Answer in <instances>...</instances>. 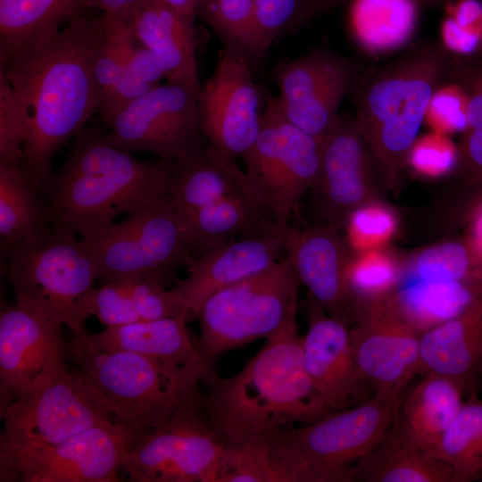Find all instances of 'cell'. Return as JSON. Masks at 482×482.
Returning a JSON list of instances; mask_svg holds the SVG:
<instances>
[{
  "instance_id": "6da1fadb",
  "label": "cell",
  "mask_w": 482,
  "mask_h": 482,
  "mask_svg": "<svg viewBox=\"0 0 482 482\" xmlns=\"http://www.w3.org/2000/svg\"><path fill=\"white\" fill-rule=\"evenodd\" d=\"M104 12L82 14L59 32L0 62L23 112V159L37 190L54 172L51 163L97 111L94 60Z\"/></svg>"
},
{
  "instance_id": "7a4b0ae2",
  "label": "cell",
  "mask_w": 482,
  "mask_h": 482,
  "mask_svg": "<svg viewBox=\"0 0 482 482\" xmlns=\"http://www.w3.org/2000/svg\"><path fill=\"white\" fill-rule=\"evenodd\" d=\"M296 312L238 373L220 378L212 371L204 380L203 408L224 444H241L290 423L310 424L334 411L304 370Z\"/></svg>"
},
{
  "instance_id": "3957f363",
  "label": "cell",
  "mask_w": 482,
  "mask_h": 482,
  "mask_svg": "<svg viewBox=\"0 0 482 482\" xmlns=\"http://www.w3.org/2000/svg\"><path fill=\"white\" fill-rule=\"evenodd\" d=\"M175 161H143L114 145L108 133L85 126L43 190L52 226L92 240L120 214H130L167 192Z\"/></svg>"
},
{
  "instance_id": "277c9868",
  "label": "cell",
  "mask_w": 482,
  "mask_h": 482,
  "mask_svg": "<svg viewBox=\"0 0 482 482\" xmlns=\"http://www.w3.org/2000/svg\"><path fill=\"white\" fill-rule=\"evenodd\" d=\"M455 61L442 46H419L358 77L350 93L353 123L390 179L407 159L431 100Z\"/></svg>"
},
{
  "instance_id": "5b68a950",
  "label": "cell",
  "mask_w": 482,
  "mask_h": 482,
  "mask_svg": "<svg viewBox=\"0 0 482 482\" xmlns=\"http://www.w3.org/2000/svg\"><path fill=\"white\" fill-rule=\"evenodd\" d=\"M68 350L118 420L137 436L198 397L200 385L214 371L203 362L176 365L133 353L97 351L76 336Z\"/></svg>"
},
{
  "instance_id": "8992f818",
  "label": "cell",
  "mask_w": 482,
  "mask_h": 482,
  "mask_svg": "<svg viewBox=\"0 0 482 482\" xmlns=\"http://www.w3.org/2000/svg\"><path fill=\"white\" fill-rule=\"evenodd\" d=\"M6 273L15 304L87 334L80 303L98 279L95 260L79 236L52 226L37 238L7 250Z\"/></svg>"
},
{
  "instance_id": "52a82bcc",
  "label": "cell",
  "mask_w": 482,
  "mask_h": 482,
  "mask_svg": "<svg viewBox=\"0 0 482 482\" xmlns=\"http://www.w3.org/2000/svg\"><path fill=\"white\" fill-rule=\"evenodd\" d=\"M299 285L286 256L265 271L209 295L195 312L202 362L213 370L225 353L277 331L297 312Z\"/></svg>"
},
{
  "instance_id": "ba28073f",
  "label": "cell",
  "mask_w": 482,
  "mask_h": 482,
  "mask_svg": "<svg viewBox=\"0 0 482 482\" xmlns=\"http://www.w3.org/2000/svg\"><path fill=\"white\" fill-rule=\"evenodd\" d=\"M0 414V457L53 445L92 427L119 421L93 381L66 365L40 378Z\"/></svg>"
},
{
  "instance_id": "9c48e42d",
  "label": "cell",
  "mask_w": 482,
  "mask_h": 482,
  "mask_svg": "<svg viewBox=\"0 0 482 482\" xmlns=\"http://www.w3.org/2000/svg\"><path fill=\"white\" fill-rule=\"evenodd\" d=\"M81 241L95 260L102 283L154 278L165 285L195 260L185 221L168 192L97 237Z\"/></svg>"
},
{
  "instance_id": "30bf717a",
  "label": "cell",
  "mask_w": 482,
  "mask_h": 482,
  "mask_svg": "<svg viewBox=\"0 0 482 482\" xmlns=\"http://www.w3.org/2000/svg\"><path fill=\"white\" fill-rule=\"evenodd\" d=\"M323 140L304 132L269 97L259 135L241 158L256 198L278 221L290 223L292 210L315 182Z\"/></svg>"
},
{
  "instance_id": "8fae6325",
  "label": "cell",
  "mask_w": 482,
  "mask_h": 482,
  "mask_svg": "<svg viewBox=\"0 0 482 482\" xmlns=\"http://www.w3.org/2000/svg\"><path fill=\"white\" fill-rule=\"evenodd\" d=\"M203 393L140 435L121 470L131 482H217L225 444L208 422Z\"/></svg>"
},
{
  "instance_id": "7c38bea8",
  "label": "cell",
  "mask_w": 482,
  "mask_h": 482,
  "mask_svg": "<svg viewBox=\"0 0 482 482\" xmlns=\"http://www.w3.org/2000/svg\"><path fill=\"white\" fill-rule=\"evenodd\" d=\"M400 396L374 394L362 403L278 432L304 457L321 482L355 480L359 465L395 420Z\"/></svg>"
},
{
  "instance_id": "4fadbf2b",
  "label": "cell",
  "mask_w": 482,
  "mask_h": 482,
  "mask_svg": "<svg viewBox=\"0 0 482 482\" xmlns=\"http://www.w3.org/2000/svg\"><path fill=\"white\" fill-rule=\"evenodd\" d=\"M110 141L129 152L146 151L179 161L208 145L200 123L197 94L166 82L130 102L106 123Z\"/></svg>"
},
{
  "instance_id": "5bb4252c",
  "label": "cell",
  "mask_w": 482,
  "mask_h": 482,
  "mask_svg": "<svg viewBox=\"0 0 482 482\" xmlns=\"http://www.w3.org/2000/svg\"><path fill=\"white\" fill-rule=\"evenodd\" d=\"M137 437L120 421L95 426L53 445L0 457V481L117 482Z\"/></svg>"
},
{
  "instance_id": "9a60e30c",
  "label": "cell",
  "mask_w": 482,
  "mask_h": 482,
  "mask_svg": "<svg viewBox=\"0 0 482 482\" xmlns=\"http://www.w3.org/2000/svg\"><path fill=\"white\" fill-rule=\"evenodd\" d=\"M269 97L254 80V69L239 53L222 48L197 100L203 134L210 147L236 161L256 140Z\"/></svg>"
},
{
  "instance_id": "2e32d148",
  "label": "cell",
  "mask_w": 482,
  "mask_h": 482,
  "mask_svg": "<svg viewBox=\"0 0 482 482\" xmlns=\"http://www.w3.org/2000/svg\"><path fill=\"white\" fill-rule=\"evenodd\" d=\"M355 64L328 47L278 62L273 70L276 96L286 117L311 136L324 140L343 99L358 77Z\"/></svg>"
},
{
  "instance_id": "e0dca14e",
  "label": "cell",
  "mask_w": 482,
  "mask_h": 482,
  "mask_svg": "<svg viewBox=\"0 0 482 482\" xmlns=\"http://www.w3.org/2000/svg\"><path fill=\"white\" fill-rule=\"evenodd\" d=\"M350 337L357 369L375 394L400 396L420 373L421 333L407 323L386 299L353 308Z\"/></svg>"
},
{
  "instance_id": "ac0fdd59",
  "label": "cell",
  "mask_w": 482,
  "mask_h": 482,
  "mask_svg": "<svg viewBox=\"0 0 482 482\" xmlns=\"http://www.w3.org/2000/svg\"><path fill=\"white\" fill-rule=\"evenodd\" d=\"M60 322L9 306L0 315V413L46 374L65 365Z\"/></svg>"
},
{
  "instance_id": "d6986e66",
  "label": "cell",
  "mask_w": 482,
  "mask_h": 482,
  "mask_svg": "<svg viewBox=\"0 0 482 482\" xmlns=\"http://www.w3.org/2000/svg\"><path fill=\"white\" fill-rule=\"evenodd\" d=\"M290 224L249 237L221 243L195 258L189 274L177 280L175 288L190 313L195 314L215 291L258 275L271 266L285 251Z\"/></svg>"
},
{
  "instance_id": "ffe728a7",
  "label": "cell",
  "mask_w": 482,
  "mask_h": 482,
  "mask_svg": "<svg viewBox=\"0 0 482 482\" xmlns=\"http://www.w3.org/2000/svg\"><path fill=\"white\" fill-rule=\"evenodd\" d=\"M311 188L320 217L333 227L344 223L353 210L366 203L367 150L353 120L338 116L324 138L320 170Z\"/></svg>"
},
{
  "instance_id": "44dd1931",
  "label": "cell",
  "mask_w": 482,
  "mask_h": 482,
  "mask_svg": "<svg viewBox=\"0 0 482 482\" xmlns=\"http://www.w3.org/2000/svg\"><path fill=\"white\" fill-rule=\"evenodd\" d=\"M302 346L304 370L326 403L334 411L357 403L368 385L357 369L345 320L311 306Z\"/></svg>"
},
{
  "instance_id": "7402d4cb",
  "label": "cell",
  "mask_w": 482,
  "mask_h": 482,
  "mask_svg": "<svg viewBox=\"0 0 482 482\" xmlns=\"http://www.w3.org/2000/svg\"><path fill=\"white\" fill-rule=\"evenodd\" d=\"M285 251L300 282L306 287L312 304L344 320L352 307L345 282L350 256L336 227H289Z\"/></svg>"
},
{
  "instance_id": "603a6c76",
  "label": "cell",
  "mask_w": 482,
  "mask_h": 482,
  "mask_svg": "<svg viewBox=\"0 0 482 482\" xmlns=\"http://www.w3.org/2000/svg\"><path fill=\"white\" fill-rule=\"evenodd\" d=\"M121 19L157 58L168 82L198 95L202 82L196 61L195 17L161 0H140Z\"/></svg>"
},
{
  "instance_id": "cb8c5ba5",
  "label": "cell",
  "mask_w": 482,
  "mask_h": 482,
  "mask_svg": "<svg viewBox=\"0 0 482 482\" xmlns=\"http://www.w3.org/2000/svg\"><path fill=\"white\" fill-rule=\"evenodd\" d=\"M420 373L452 379L467 395L477 392L482 378V295L421 334Z\"/></svg>"
},
{
  "instance_id": "d4e9b609",
  "label": "cell",
  "mask_w": 482,
  "mask_h": 482,
  "mask_svg": "<svg viewBox=\"0 0 482 482\" xmlns=\"http://www.w3.org/2000/svg\"><path fill=\"white\" fill-rule=\"evenodd\" d=\"M84 320L96 317L106 327L170 317H187L186 303L173 287L154 278H125L93 287L80 303Z\"/></svg>"
},
{
  "instance_id": "484cf974",
  "label": "cell",
  "mask_w": 482,
  "mask_h": 482,
  "mask_svg": "<svg viewBox=\"0 0 482 482\" xmlns=\"http://www.w3.org/2000/svg\"><path fill=\"white\" fill-rule=\"evenodd\" d=\"M217 482L321 481L277 429L241 444H225Z\"/></svg>"
},
{
  "instance_id": "4316f807",
  "label": "cell",
  "mask_w": 482,
  "mask_h": 482,
  "mask_svg": "<svg viewBox=\"0 0 482 482\" xmlns=\"http://www.w3.org/2000/svg\"><path fill=\"white\" fill-rule=\"evenodd\" d=\"M167 192L181 217L230 195L256 198L245 170L209 145L196 155L174 162Z\"/></svg>"
},
{
  "instance_id": "83f0119b",
  "label": "cell",
  "mask_w": 482,
  "mask_h": 482,
  "mask_svg": "<svg viewBox=\"0 0 482 482\" xmlns=\"http://www.w3.org/2000/svg\"><path fill=\"white\" fill-rule=\"evenodd\" d=\"M187 318L170 317L111 326L79 337L101 352H128L171 364L194 365L203 362L197 342L187 329Z\"/></svg>"
},
{
  "instance_id": "f1b7e54d",
  "label": "cell",
  "mask_w": 482,
  "mask_h": 482,
  "mask_svg": "<svg viewBox=\"0 0 482 482\" xmlns=\"http://www.w3.org/2000/svg\"><path fill=\"white\" fill-rule=\"evenodd\" d=\"M464 395L463 388L452 379L425 374L400 403L394 423L409 445L433 454L460 411Z\"/></svg>"
},
{
  "instance_id": "f546056e",
  "label": "cell",
  "mask_w": 482,
  "mask_h": 482,
  "mask_svg": "<svg viewBox=\"0 0 482 482\" xmlns=\"http://www.w3.org/2000/svg\"><path fill=\"white\" fill-rule=\"evenodd\" d=\"M181 218L188 230L193 252L199 256L226 241L287 224L277 220L258 199L245 194L224 197Z\"/></svg>"
},
{
  "instance_id": "4dcf8cb0",
  "label": "cell",
  "mask_w": 482,
  "mask_h": 482,
  "mask_svg": "<svg viewBox=\"0 0 482 482\" xmlns=\"http://www.w3.org/2000/svg\"><path fill=\"white\" fill-rule=\"evenodd\" d=\"M482 295V285L457 281H436L402 275L388 304L421 334L448 320Z\"/></svg>"
},
{
  "instance_id": "1f68e13d",
  "label": "cell",
  "mask_w": 482,
  "mask_h": 482,
  "mask_svg": "<svg viewBox=\"0 0 482 482\" xmlns=\"http://www.w3.org/2000/svg\"><path fill=\"white\" fill-rule=\"evenodd\" d=\"M85 11L84 0H0V62L51 37Z\"/></svg>"
},
{
  "instance_id": "d6a6232c",
  "label": "cell",
  "mask_w": 482,
  "mask_h": 482,
  "mask_svg": "<svg viewBox=\"0 0 482 482\" xmlns=\"http://www.w3.org/2000/svg\"><path fill=\"white\" fill-rule=\"evenodd\" d=\"M450 465L409 445L395 423L359 465L355 480L366 482H451Z\"/></svg>"
},
{
  "instance_id": "836d02e7",
  "label": "cell",
  "mask_w": 482,
  "mask_h": 482,
  "mask_svg": "<svg viewBox=\"0 0 482 482\" xmlns=\"http://www.w3.org/2000/svg\"><path fill=\"white\" fill-rule=\"evenodd\" d=\"M37 193L24 159L0 162V236L7 250L49 229Z\"/></svg>"
},
{
  "instance_id": "e575fe53",
  "label": "cell",
  "mask_w": 482,
  "mask_h": 482,
  "mask_svg": "<svg viewBox=\"0 0 482 482\" xmlns=\"http://www.w3.org/2000/svg\"><path fill=\"white\" fill-rule=\"evenodd\" d=\"M349 24L366 51L382 54L404 46L417 20L415 0H350Z\"/></svg>"
},
{
  "instance_id": "d590c367",
  "label": "cell",
  "mask_w": 482,
  "mask_h": 482,
  "mask_svg": "<svg viewBox=\"0 0 482 482\" xmlns=\"http://www.w3.org/2000/svg\"><path fill=\"white\" fill-rule=\"evenodd\" d=\"M433 455L453 470L451 482L482 481V401L468 395Z\"/></svg>"
},
{
  "instance_id": "8d00e7d4",
  "label": "cell",
  "mask_w": 482,
  "mask_h": 482,
  "mask_svg": "<svg viewBox=\"0 0 482 482\" xmlns=\"http://www.w3.org/2000/svg\"><path fill=\"white\" fill-rule=\"evenodd\" d=\"M405 274L426 280L482 285V253L468 237L445 242L421 252Z\"/></svg>"
},
{
  "instance_id": "74e56055",
  "label": "cell",
  "mask_w": 482,
  "mask_h": 482,
  "mask_svg": "<svg viewBox=\"0 0 482 482\" xmlns=\"http://www.w3.org/2000/svg\"><path fill=\"white\" fill-rule=\"evenodd\" d=\"M401 278L399 265L390 254L379 249L357 253L350 257L345 270L352 308L386 299Z\"/></svg>"
},
{
  "instance_id": "f35d334b",
  "label": "cell",
  "mask_w": 482,
  "mask_h": 482,
  "mask_svg": "<svg viewBox=\"0 0 482 482\" xmlns=\"http://www.w3.org/2000/svg\"><path fill=\"white\" fill-rule=\"evenodd\" d=\"M253 3L254 0H201L195 16L213 29L224 48L246 58Z\"/></svg>"
},
{
  "instance_id": "ab89813d",
  "label": "cell",
  "mask_w": 482,
  "mask_h": 482,
  "mask_svg": "<svg viewBox=\"0 0 482 482\" xmlns=\"http://www.w3.org/2000/svg\"><path fill=\"white\" fill-rule=\"evenodd\" d=\"M297 15V0H254L246 58L261 68L274 42L286 33Z\"/></svg>"
},
{
  "instance_id": "60d3db41",
  "label": "cell",
  "mask_w": 482,
  "mask_h": 482,
  "mask_svg": "<svg viewBox=\"0 0 482 482\" xmlns=\"http://www.w3.org/2000/svg\"><path fill=\"white\" fill-rule=\"evenodd\" d=\"M349 246L356 253L379 249L395 234V214L380 204L365 203L353 210L345 222Z\"/></svg>"
},
{
  "instance_id": "b9f144b4",
  "label": "cell",
  "mask_w": 482,
  "mask_h": 482,
  "mask_svg": "<svg viewBox=\"0 0 482 482\" xmlns=\"http://www.w3.org/2000/svg\"><path fill=\"white\" fill-rule=\"evenodd\" d=\"M26 124L18 98L0 71V162L23 159Z\"/></svg>"
},
{
  "instance_id": "7bdbcfd3",
  "label": "cell",
  "mask_w": 482,
  "mask_h": 482,
  "mask_svg": "<svg viewBox=\"0 0 482 482\" xmlns=\"http://www.w3.org/2000/svg\"><path fill=\"white\" fill-rule=\"evenodd\" d=\"M482 7L471 0L461 2L450 12L443 26L444 43L453 54H470L480 44L481 33L476 24Z\"/></svg>"
},
{
  "instance_id": "ee69618b",
  "label": "cell",
  "mask_w": 482,
  "mask_h": 482,
  "mask_svg": "<svg viewBox=\"0 0 482 482\" xmlns=\"http://www.w3.org/2000/svg\"><path fill=\"white\" fill-rule=\"evenodd\" d=\"M407 158L419 174L436 178L457 166L459 152L446 138L428 136L414 143Z\"/></svg>"
},
{
  "instance_id": "f6af8a7d",
  "label": "cell",
  "mask_w": 482,
  "mask_h": 482,
  "mask_svg": "<svg viewBox=\"0 0 482 482\" xmlns=\"http://www.w3.org/2000/svg\"><path fill=\"white\" fill-rule=\"evenodd\" d=\"M466 105L456 93L437 91L433 96L428 110H431L436 125L445 131L466 130Z\"/></svg>"
},
{
  "instance_id": "bcb514c9",
  "label": "cell",
  "mask_w": 482,
  "mask_h": 482,
  "mask_svg": "<svg viewBox=\"0 0 482 482\" xmlns=\"http://www.w3.org/2000/svg\"><path fill=\"white\" fill-rule=\"evenodd\" d=\"M465 131L458 163L470 184L482 185V126Z\"/></svg>"
},
{
  "instance_id": "7dc6e473",
  "label": "cell",
  "mask_w": 482,
  "mask_h": 482,
  "mask_svg": "<svg viewBox=\"0 0 482 482\" xmlns=\"http://www.w3.org/2000/svg\"><path fill=\"white\" fill-rule=\"evenodd\" d=\"M140 0H84L85 9L97 8L118 17L126 16Z\"/></svg>"
},
{
  "instance_id": "c3c4849f",
  "label": "cell",
  "mask_w": 482,
  "mask_h": 482,
  "mask_svg": "<svg viewBox=\"0 0 482 482\" xmlns=\"http://www.w3.org/2000/svg\"><path fill=\"white\" fill-rule=\"evenodd\" d=\"M345 1L350 0H312V2L297 14L295 20V28H299L301 25L304 24L306 21L313 18L315 15H318L324 11H328Z\"/></svg>"
},
{
  "instance_id": "681fc988",
  "label": "cell",
  "mask_w": 482,
  "mask_h": 482,
  "mask_svg": "<svg viewBox=\"0 0 482 482\" xmlns=\"http://www.w3.org/2000/svg\"><path fill=\"white\" fill-rule=\"evenodd\" d=\"M469 233L468 238L482 253V197L470 212Z\"/></svg>"
},
{
  "instance_id": "f907efd6",
  "label": "cell",
  "mask_w": 482,
  "mask_h": 482,
  "mask_svg": "<svg viewBox=\"0 0 482 482\" xmlns=\"http://www.w3.org/2000/svg\"><path fill=\"white\" fill-rule=\"evenodd\" d=\"M177 11L185 14L196 17L195 12L201 0H161Z\"/></svg>"
}]
</instances>
